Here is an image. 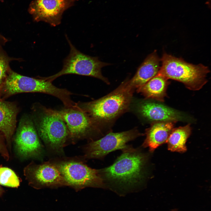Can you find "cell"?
<instances>
[{"label":"cell","instance_id":"obj_1","mask_svg":"<svg viewBox=\"0 0 211 211\" xmlns=\"http://www.w3.org/2000/svg\"><path fill=\"white\" fill-rule=\"evenodd\" d=\"M110 166L98 169L108 188L120 195L138 191L146 177L147 155L140 148L127 145Z\"/></svg>","mask_w":211,"mask_h":211},{"label":"cell","instance_id":"obj_2","mask_svg":"<svg viewBox=\"0 0 211 211\" xmlns=\"http://www.w3.org/2000/svg\"><path fill=\"white\" fill-rule=\"evenodd\" d=\"M52 82L41 78H33L21 75L11 70L0 92V99L22 93L38 92L48 94L59 99L66 108L72 107V93L65 89L54 86Z\"/></svg>","mask_w":211,"mask_h":211},{"label":"cell","instance_id":"obj_3","mask_svg":"<svg viewBox=\"0 0 211 211\" xmlns=\"http://www.w3.org/2000/svg\"><path fill=\"white\" fill-rule=\"evenodd\" d=\"M161 61V65L157 75L181 82L190 90H199L207 82L206 76L210 70L202 64H193L166 52Z\"/></svg>","mask_w":211,"mask_h":211},{"label":"cell","instance_id":"obj_4","mask_svg":"<svg viewBox=\"0 0 211 211\" xmlns=\"http://www.w3.org/2000/svg\"><path fill=\"white\" fill-rule=\"evenodd\" d=\"M133 91L124 82L113 92L101 98L84 103L83 108L95 122H108L128 108Z\"/></svg>","mask_w":211,"mask_h":211},{"label":"cell","instance_id":"obj_5","mask_svg":"<svg viewBox=\"0 0 211 211\" xmlns=\"http://www.w3.org/2000/svg\"><path fill=\"white\" fill-rule=\"evenodd\" d=\"M66 38L70 46V51L64 60L62 69L53 75L41 77L52 82L60 76L74 74L95 77L107 84H109L108 79L102 75L101 69L110 64L100 61L98 57L91 56L81 52L72 45L67 35Z\"/></svg>","mask_w":211,"mask_h":211},{"label":"cell","instance_id":"obj_6","mask_svg":"<svg viewBox=\"0 0 211 211\" xmlns=\"http://www.w3.org/2000/svg\"><path fill=\"white\" fill-rule=\"evenodd\" d=\"M35 114L34 120L40 137L50 148L56 152L63 151L69 136L64 122L51 109L43 107Z\"/></svg>","mask_w":211,"mask_h":211},{"label":"cell","instance_id":"obj_7","mask_svg":"<svg viewBox=\"0 0 211 211\" xmlns=\"http://www.w3.org/2000/svg\"><path fill=\"white\" fill-rule=\"evenodd\" d=\"M67 185L76 191L88 187L106 188L98 169L82 162L67 161L55 164Z\"/></svg>","mask_w":211,"mask_h":211},{"label":"cell","instance_id":"obj_8","mask_svg":"<svg viewBox=\"0 0 211 211\" xmlns=\"http://www.w3.org/2000/svg\"><path fill=\"white\" fill-rule=\"evenodd\" d=\"M143 135L136 128L119 132H110L88 143L85 147V157L88 159H103L109 153L122 150L128 142Z\"/></svg>","mask_w":211,"mask_h":211},{"label":"cell","instance_id":"obj_9","mask_svg":"<svg viewBox=\"0 0 211 211\" xmlns=\"http://www.w3.org/2000/svg\"><path fill=\"white\" fill-rule=\"evenodd\" d=\"M52 111L64 122L68 129L69 136L77 139L90 136L93 132H99L95 122L81 108H65L61 110L51 109Z\"/></svg>","mask_w":211,"mask_h":211},{"label":"cell","instance_id":"obj_10","mask_svg":"<svg viewBox=\"0 0 211 211\" xmlns=\"http://www.w3.org/2000/svg\"><path fill=\"white\" fill-rule=\"evenodd\" d=\"M14 141L17 151L22 157H36L42 153V146L33 122L27 115L23 116L20 120Z\"/></svg>","mask_w":211,"mask_h":211},{"label":"cell","instance_id":"obj_11","mask_svg":"<svg viewBox=\"0 0 211 211\" xmlns=\"http://www.w3.org/2000/svg\"><path fill=\"white\" fill-rule=\"evenodd\" d=\"M78 0H34L28 9L35 22L44 21L55 26L61 23L64 12Z\"/></svg>","mask_w":211,"mask_h":211},{"label":"cell","instance_id":"obj_12","mask_svg":"<svg viewBox=\"0 0 211 211\" xmlns=\"http://www.w3.org/2000/svg\"><path fill=\"white\" fill-rule=\"evenodd\" d=\"M26 171L30 185L35 188H56L67 186L55 164L48 162L38 165L32 164Z\"/></svg>","mask_w":211,"mask_h":211},{"label":"cell","instance_id":"obj_13","mask_svg":"<svg viewBox=\"0 0 211 211\" xmlns=\"http://www.w3.org/2000/svg\"><path fill=\"white\" fill-rule=\"evenodd\" d=\"M139 113L144 118L152 122H190L192 118L167 106L149 101L141 102L138 108Z\"/></svg>","mask_w":211,"mask_h":211},{"label":"cell","instance_id":"obj_14","mask_svg":"<svg viewBox=\"0 0 211 211\" xmlns=\"http://www.w3.org/2000/svg\"><path fill=\"white\" fill-rule=\"evenodd\" d=\"M161 59L156 50L149 55L138 68L134 76L130 80L125 81L126 86L134 91L141 88L158 74L160 68Z\"/></svg>","mask_w":211,"mask_h":211},{"label":"cell","instance_id":"obj_15","mask_svg":"<svg viewBox=\"0 0 211 211\" xmlns=\"http://www.w3.org/2000/svg\"><path fill=\"white\" fill-rule=\"evenodd\" d=\"M174 123L171 122H152L151 126L146 130V138L142 147H148L152 152L166 142L172 131Z\"/></svg>","mask_w":211,"mask_h":211},{"label":"cell","instance_id":"obj_16","mask_svg":"<svg viewBox=\"0 0 211 211\" xmlns=\"http://www.w3.org/2000/svg\"><path fill=\"white\" fill-rule=\"evenodd\" d=\"M19 111L14 103L0 99V132L9 145L16 127Z\"/></svg>","mask_w":211,"mask_h":211},{"label":"cell","instance_id":"obj_17","mask_svg":"<svg viewBox=\"0 0 211 211\" xmlns=\"http://www.w3.org/2000/svg\"><path fill=\"white\" fill-rule=\"evenodd\" d=\"M169 84L167 78L156 75L137 91L147 98L163 102L166 96V91Z\"/></svg>","mask_w":211,"mask_h":211},{"label":"cell","instance_id":"obj_18","mask_svg":"<svg viewBox=\"0 0 211 211\" xmlns=\"http://www.w3.org/2000/svg\"><path fill=\"white\" fill-rule=\"evenodd\" d=\"M191 130L190 124L174 128L166 142L168 150L172 152H185L187 150L186 143Z\"/></svg>","mask_w":211,"mask_h":211},{"label":"cell","instance_id":"obj_19","mask_svg":"<svg viewBox=\"0 0 211 211\" xmlns=\"http://www.w3.org/2000/svg\"><path fill=\"white\" fill-rule=\"evenodd\" d=\"M18 59L11 57L8 56L0 46V92L10 71L12 70L10 66L11 61L18 60Z\"/></svg>","mask_w":211,"mask_h":211},{"label":"cell","instance_id":"obj_20","mask_svg":"<svg viewBox=\"0 0 211 211\" xmlns=\"http://www.w3.org/2000/svg\"><path fill=\"white\" fill-rule=\"evenodd\" d=\"M0 185L12 188H17L20 180L15 173L6 167H0Z\"/></svg>","mask_w":211,"mask_h":211},{"label":"cell","instance_id":"obj_21","mask_svg":"<svg viewBox=\"0 0 211 211\" xmlns=\"http://www.w3.org/2000/svg\"><path fill=\"white\" fill-rule=\"evenodd\" d=\"M3 135L0 132V154L4 159L8 161L9 158L8 152L5 143Z\"/></svg>","mask_w":211,"mask_h":211},{"label":"cell","instance_id":"obj_22","mask_svg":"<svg viewBox=\"0 0 211 211\" xmlns=\"http://www.w3.org/2000/svg\"><path fill=\"white\" fill-rule=\"evenodd\" d=\"M6 39L3 36L0 34V46H3L5 45Z\"/></svg>","mask_w":211,"mask_h":211},{"label":"cell","instance_id":"obj_23","mask_svg":"<svg viewBox=\"0 0 211 211\" xmlns=\"http://www.w3.org/2000/svg\"><path fill=\"white\" fill-rule=\"evenodd\" d=\"M3 192V190L0 186V195L2 194Z\"/></svg>","mask_w":211,"mask_h":211},{"label":"cell","instance_id":"obj_24","mask_svg":"<svg viewBox=\"0 0 211 211\" xmlns=\"http://www.w3.org/2000/svg\"><path fill=\"white\" fill-rule=\"evenodd\" d=\"M172 211H178V210L176 209H175L172 210Z\"/></svg>","mask_w":211,"mask_h":211}]
</instances>
